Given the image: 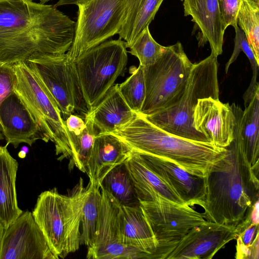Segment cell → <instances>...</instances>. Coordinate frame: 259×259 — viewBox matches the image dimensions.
<instances>
[{"instance_id":"cell-1","label":"cell","mask_w":259,"mask_h":259,"mask_svg":"<svg viewBox=\"0 0 259 259\" xmlns=\"http://www.w3.org/2000/svg\"><path fill=\"white\" fill-rule=\"evenodd\" d=\"M75 24L54 5L0 0V63L25 62L38 53H66Z\"/></svg>"},{"instance_id":"cell-2","label":"cell","mask_w":259,"mask_h":259,"mask_svg":"<svg viewBox=\"0 0 259 259\" xmlns=\"http://www.w3.org/2000/svg\"><path fill=\"white\" fill-rule=\"evenodd\" d=\"M226 148L205 177L202 214L207 221L236 227L258 202V168L251 166L233 141Z\"/></svg>"},{"instance_id":"cell-3","label":"cell","mask_w":259,"mask_h":259,"mask_svg":"<svg viewBox=\"0 0 259 259\" xmlns=\"http://www.w3.org/2000/svg\"><path fill=\"white\" fill-rule=\"evenodd\" d=\"M110 134L133 151L166 159L201 178L227 152L226 148L211 143L192 141L168 133L141 113H136L130 122Z\"/></svg>"},{"instance_id":"cell-4","label":"cell","mask_w":259,"mask_h":259,"mask_svg":"<svg viewBox=\"0 0 259 259\" xmlns=\"http://www.w3.org/2000/svg\"><path fill=\"white\" fill-rule=\"evenodd\" d=\"M85 187L81 178L69 195L57 189L38 196L32 212L56 259L77 251L81 244V202Z\"/></svg>"},{"instance_id":"cell-5","label":"cell","mask_w":259,"mask_h":259,"mask_svg":"<svg viewBox=\"0 0 259 259\" xmlns=\"http://www.w3.org/2000/svg\"><path fill=\"white\" fill-rule=\"evenodd\" d=\"M218 66L217 57L211 55L193 64L180 100L164 110L145 116L168 133L192 141L208 142L203 135L194 128L193 113L199 99H219Z\"/></svg>"},{"instance_id":"cell-6","label":"cell","mask_w":259,"mask_h":259,"mask_svg":"<svg viewBox=\"0 0 259 259\" xmlns=\"http://www.w3.org/2000/svg\"><path fill=\"white\" fill-rule=\"evenodd\" d=\"M14 91L39 125L47 142L55 146L58 160L69 159L70 139L65 122L56 102L24 62L12 64Z\"/></svg>"},{"instance_id":"cell-7","label":"cell","mask_w":259,"mask_h":259,"mask_svg":"<svg viewBox=\"0 0 259 259\" xmlns=\"http://www.w3.org/2000/svg\"><path fill=\"white\" fill-rule=\"evenodd\" d=\"M193 65L178 41L165 47L154 64L143 67L146 96L140 113L150 115L177 103L184 93Z\"/></svg>"},{"instance_id":"cell-8","label":"cell","mask_w":259,"mask_h":259,"mask_svg":"<svg viewBox=\"0 0 259 259\" xmlns=\"http://www.w3.org/2000/svg\"><path fill=\"white\" fill-rule=\"evenodd\" d=\"M125 42L105 41L74 61L84 102L90 111L123 74L127 63Z\"/></svg>"},{"instance_id":"cell-9","label":"cell","mask_w":259,"mask_h":259,"mask_svg":"<svg viewBox=\"0 0 259 259\" xmlns=\"http://www.w3.org/2000/svg\"><path fill=\"white\" fill-rule=\"evenodd\" d=\"M24 62L53 98L64 117L88 112L75 64L67 53L35 54Z\"/></svg>"},{"instance_id":"cell-10","label":"cell","mask_w":259,"mask_h":259,"mask_svg":"<svg viewBox=\"0 0 259 259\" xmlns=\"http://www.w3.org/2000/svg\"><path fill=\"white\" fill-rule=\"evenodd\" d=\"M78 7L73 41L67 52L75 59L118 34L125 13L124 0H81Z\"/></svg>"},{"instance_id":"cell-11","label":"cell","mask_w":259,"mask_h":259,"mask_svg":"<svg viewBox=\"0 0 259 259\" xmlns=\"http://www.w3.org/2000/svg\"><path fill=\"white\" fill-rule=\"evenodd\" d=\"M140 204L145 212L157 243L153 258L166 259L192 228L206 221L202 213L191 206L165 199L141 202Z\"/></svg>"},{"instance_id":"cell-12","label":"cell","mask_w":259,"mask_h":259,"mask_svg":"<svg viewBox=\"0 0 259 259\" xmlns=\"http://www.w3.org/2000/svg\"><path fill=\"white\" fill-rule=\"evenodd\" d=\"M102 205L95 237L88 246L89 259L151 258V254L136 247L122 244L119 239L116 222L117 201L100 186Z\"/></svg>"},{"instance_id":"cell-13","label":"cell","mask_w":259,"mask_h":259,"mask_svg":"<svg viewBox=\"0 0 259 259\" xmlns=\"http://www.w3.org/2000/svg\"><path fill=\"white\" fill-rule=\"evenodd\" d=\"M0 259H56L31 212L23 211L5 230Z\"/></svg>"},{"instance_id":"cell-14","label":"cell","mask_w":259,"mask_h":259,"mask_svg":"<svg viewBox=\"0 0 259 259\" xmlns=\"http://www.w3.org/2000/svg\"><path fill=\"white\" fill-rule=\"evenodd\" d=\"M238 235L236 227L206 220L192 228L166 259H210Z\"/></svg>"},{"instance_id":"cell-15","label":"cell","mask_w":259,"mask_h":259,"mask_svg":"<svg viewBox=\"0 0 259 259\" xmlns=\"http://www.w3.org/2000/svg\"><path fill=\"white\" fill-rule=\"evenodd\" d=\"M193 126L208 142L226 148L234 140L236 118L229 103L207 97L198 100L194 110Z\"/></svg>"},{"instance_id":"cell-16","label":"cell","mask_w":259,"mask_h":259,"mask_svg":"<svg viewBox=\"0 0 259 259\" xmlns=\"http://www.w3.org/2000/svg\"><path fill=\"white\" fill-rule=\"evenodd\" d=\"M0 123L7 144L15 148L22 143L31 146L37 140L47 142L39 125L14 91L0 104Z\"/></svg>"},{"instance_id":"cell-17","label":"cell","mask_w":259,"mask_h":259,"mask_svg":"<svg viewBox=\"0 0 259 259\" xmlns=\"http://www.w3.org/2000/svg\"><path fill=\"white\" fill-rule=\"evenodd\" d=\"M139 153V152H138ZM147 165L190 206H203L205 177L193 175L166 159L139 153Z\"/></svg>"},{"instance_id":"cell-18","label":"cell","mask_w":259,"mask_h":259,"mask_svg":"<svg viewBox=\"0 0 259 259\" xmlns=\"http://www.w3.org/2000/svg\"><path fill=\"white\" fill-rule=\"evenodd\" d=\"M116 227L120 242L126 246L142 249L153 254L157 243L140 204L127 206L117 201L116 212Z\"/></svg>"},{"instance_id":"cell-19","label":"cell","mask_w":259,"mask_h":259,"mask_svg":"<svg viewBox=\"0 0 259 259\" xmlns=\"http://www.w3.org/2000/svg\"><path fill=\"white\" fill-rule=\"evenodd\" d=\"M132 152L130 147L112 134H97L88 163L90 180L100 187L107 174L125 162Z\"/></svg>"},{"instance_id":"cell-20","label":"cell","mask_w":259,"mask_h":259,"mask_svg":"<svg viewBox=\"0 0 259 259\" xmlns=\"http://www.w3.org/2000/svg\"><path fill=\"white\" fill-rule=\"evenodd\" d=\"M141 202L165 199L180 204H186L177 194L157 176L145 163L140 154L132 150L124 162Z\"/></svg>"},{"instance_id":"cell-21","label":"cell","mask_w":259,"mask_h":259,"mask_svg":"<svg viewBox=\"0 0 259 259\" xmlns=\"http://www.w3.org/2000/svg\"><path fill=\"white\" fill-rule=\"evenodd\" d=\"M184 15L190 16L201 30L203 44L208 42L211 55L223 52L224 29L218 0H183Z\"/></svg>"},{"instance_id":"cell-22","label":"cell","mask_w":259,"mask_h":259,"mask_svg":"<svg viewBox=\"0 0 259 259\" xmlns=\"http://www.w3.org/2000/svg\"><path fill=\"white\" fill-rule=\"evenodd\" d=\"M231 107L236 118L233 141L244 153L253 168H258L259 91L244 111L233 103Z\"/></svg>"},{"instance_id":"cell-23","label":"cell","mask_w":259,"mask_h":259,"mask_svg":"<svg viewBox=\"0 0 259 259\" xmlns=\"http://www.w3.org/2000/svg\"><path fill=\"white\" fill-rule=\"evenodd\" d=\"M98 133H111L130 122L136 113L121 96L118 84H114L89 111Z\"/></svg>"},{"instance_id":"cell-24","label":"cell","mask_w":259,"mask_h":259,"mask_svg":"<svg viewBox=\"0 0 259 259\" xmlns=\"http://www.w3.org/2000/svg\"><path fill=\"white\" fill-rule=\"evenodd\" d=\"M8 145L0 146V224L5 229L23 212L18 205L16 189L18 163Z\"/></svg>"},{"instance_id":"cell-25","label":"cell","mask_w":259,"mask_h":259,"mask_svg":"<svg viewBox=\"0 0 259 259\" xmlns=\"http://www.w3.org/2000/svg\"><path fill=\"white\" fill-rule=\"evenodd\" d=\"M163 0H124L125 13L119 38L130 48L154 19Z\"/></svg>"},{"instance_id":"cell-26","label":"cell","mask_w":259,"mask_h":259,"mask_svg":"<svg viewBox=\"0 0 259 259\" xmlns=\"http://www.w3.org/2000/svg\"><path fill=\"white\" fill-rule=\"evenodd\" d=\"M102 200L100 187L90 180L84 189L81 202V244L89 246L94 240Z\"/></svg>"},{"instance_id":"cell-27","label":"cell","mask_w":259,"mask_h":259,"mask_svg":"<svg viewBox=\"0 0 259 259\" xmlns=\"http://www.w3.org/2000/svg\"><path fill=\"white\" fill-rule=\"evenodd\" d=\"M101 186L121 205L134 206L140 204L124 162L114 167L107 174Z\"/></svg>"},{"instance_id":"cell-28","label":"cell","mask_w":259,"mask_h":259,"mask_svg":"<svg viewBox=\"0 0 259 259\" xmlns=\"http://www.w3.org/2000/svg\"><path fill=\"white\" fill-rule=\"evenodd\" d=\"M237 24L245 34L259 63V5L253 0H240Z\"/></svg>"},{"instance_id":"cell-29","label":"cell","mask_w":259,"mask_h":259,"mask_svg":"<svg viewBox=\"0 0 259 259\" xmlns=\"http://www.w3.org/2000/svg\"><path fill=\"white\" fill-rule=\"evenodd\" d=\"M131 75L120 84L119 92L128 107L134 112L140 113L146 96V85L143 68L131 66L129 69Z\"/></svg>"},{"instance_id":"cell-30","label":"cell","mask_w":259,"mask_h":259,"mask_svg":"<svg viewBox=\"0 0 259 259\" xmlns=\"http://www.w3.org/2000/svg\"><path fill=\"white\" fill-rule=\"evenodd\" d=\"M235 31L234 48L233 53L225 65V72L228 73L230 66L236 60L241 52H243L249 59L252 70V76L250 84L243 95L245 107L247 106L255 93L259 91L257 81L259 63L256 61L253 52L244 32L238 26L234 27Z\"/></svg>"},{"instance_id":"cell-31","label":"cell","mask_w":259,"mask_h":259,"mask_svg":"<svg viewBox=\"0 0 259 259\" xmlns=\"http://www.w3.org/2000/svg\"><path fill=\"white\" fill-rule=\"evenodd\" d=\"M130 53L139 60L143 67L154 64L164 52L165 47L158 44L146 27L129 48Z\"/></svg>"},{"instance_id":"cell-32","label":"cell","mask_w":259,"mask_h":259,"mask_svg":"<svg viewBox=\"0 0 259 259\" xmlns=\"http://www.w3.org/2000/svg\"><path fill=\"white\" fill-rule=\"evenodd\" d=\"M85 127L80 137L78 150L74 162L73 167H76L83 172L87 173L88 163L93 149L97 128L95 126L92 116L88 112L84 116Z\"/></svg>"},{"instance_id":"cell-33","label":"cell","mask_w":259,"mask_h":259,"mask_svg":"<svg viewBox=\"0 0 259 259\" xmlns=\"http://www.w3.org/2000/svg\"><path fill=\"white\" fill-rule=\"evenodd\" d=\"M258 223H252L238 234L235 257L258 258Z\"/></svg>"},{"instance_id":"cell-34","label":"cell","mask_w":259,"mask_h":259,"mask_svg":"<svg viewBox=\"0 0 259 259\" xmlns=\"http://www.w3.org/2000/svg\"><path fill=\"white\" fill-rule=\"evenodd\" d=\"M65 122L70 139L71 156L69 159L68 168L71 170L74 168L73 164L78 150L79 140L85 127V121L82 116L72 114L66 118Z\"/></svg>"},{"instance_id":"cell-35","label":"cell","mask_w":259,"mask_h":259,"mask_svg":"<svg viewBox=\"0 0 259 259\" xmlns=\"http://www.w3.org/2000/svg\"><path fill=\"white\" fill-rule=\"evenodd\" d=\"M224 29L237 24V14L240 0H218Z\"/></svg>"},{"instance_id":"cell-36","label":"cell","mask_w":259,"mask_h":259,"mask_svg":"<svg viewBox=\"0 0 259 259\" xmlns=\"http://www.w3.org/2000/svg\"><path fill=\"white\" fill-rule=\"evenodd\" d=\"M14 71L12 64L0 63V104L14 92Z\"/></svg>"},{"instance_id":"cell-37","label":"cell","mask_w":259,"mask_h":259,"mask_svg":"<svg viewBox=\"0 0 259 259\" xmlns=\"http://www.w3.org/2000/svg\"><path fill=\"white\" fill-rule=\"evenodd\" d=\"M81 0H59L54 6L57 7L64 5H76Z\"/></svg>"},{"instance_id":"cell-38","label":"cell","mask_w":259,"mask_h":259,"mask_svg":"<svg viewBox=\"0 0 259 259\" xmlns=\"http://www.w3.org/2000/svg\"><path fill=\"white\" fill-rule=\"evenodd\" d=\"M5 229L4 227L0 224V252H1V244H2V238L3 237V235L5 232Z\"/></svg>"},{"instance_id":"cell-39","label":"cell","mask_w":259,"mask_h":259,"mask_svg":"<svg viewBox=\"0 0 259 259\" xmlns=\"http://www.w3.org/2000/svg\"><path fill=\"white\" fill-rule=\"evenodd\" d=\"M1 123H0V140H2L3 139V137H2V134H1Z\"/></svg>"},{"instance_id":"cell-40","label":"cell","mask_w":259,"mask_h":259,"mask_svg":"<svg viewBox=\"0 0 259 259\" xmlns=\"http://www.w3.org/2000/svg\"><path fill=\"white\" fill-rule=\"evenodd\" d=\"M257 5H259V0H253Z\"/></svg>"},{"instance_id":"cell-41","label":"cell","mask_w":259,"mask_h":259,"mask_svg":"<svg viewBox=\"0 0 259 259\" xmlns=\"http://www.w3.org/2000/svg\"><path fill=\"white\" fill-rule=\"evenodd\" d=\"M181 1H183V0H181Z\"/></svg>"}]
</instances>
